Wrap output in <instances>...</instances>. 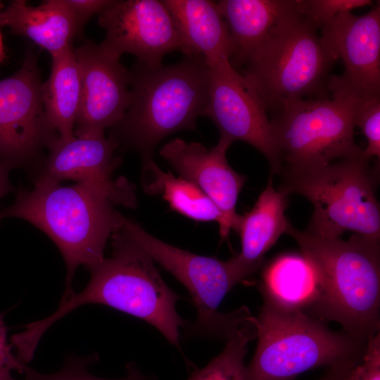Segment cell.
Wrapping results in <instances>:
<instances>
[{"label":"cell","instance_id":"obj_1","mask_svg":"<svg viewBox=\"0 0 380 380\" xmlns=\"http://www.w3.org/2000/svg\"><path fill=\"white\" fill-rule=\"evenodd\" d=\"M41 175L31 191L21 190L14 203L0 210V220L23 219L44 232L54 242L64 259L67 275L61 300L72 293L76 270H89L101 262L106 242L121 228L125 217L116 205L134 208L136 191L116 190L76 182L63 186Z\"/></svg>","mask_w":380,"mask_h":380},{"label":"cell","instance_id":"obj_2","mask_svg":"<svg viewBox=\"0 0 380 380\" xmlns=\"http://www.w3.org/2000/svg\"><path fill=\"white\" fill-rule=\"evenodd\" d=\"M110 238L112 255L89 270L87 286L61 301L50 316L27 324L17 334L24 349L35 351L53 324L85 304L104 305L145 321L179 348V329L188 323L176 310V303L182 297L166 284L154 261L122 227Z\"/></svg>","mask_w":380,"mask_h":380},{"label":"cell","instance_id":"obj_3","mask_svg":"<svg viewBox=\"0 0 380 380\" xmlns=\"http://www.w3.org/2000/svg\"><path fill=\"white\" fill-rule=\"evenodd\" d=\"M286 234L298 243L315 273L319 296L311 315L340 324L363 339L379 332V241L353 234L348 240L300 231Z\"/></svg>","mask_w":380,"mask_h":380},{"label":"cell","instance_id":"obj_4","mask_svg":"<svg viewBox=\"0 0 380 380\" xmlns=\"http://www.w3.org/2000/svg\"><path fill=\"white\" fill-rule=\"evenodd\" d=\"M130 101L121 120L110 131L118 148L153 158L157 145L177 131L196 128L208 101L209 68L201 56L148 66L137 62L129 70Z\"/></svg>","mask_w":380,"mask_h":380},{"label":"cell","instance_id":"obj_5","mask_svg":"<svg viewBox=\"0 0 380 380\" xmlns=\"http://www.w3.org/2000/svg\"><path fill=\"white\" fill-rule=\"evenodd\" d=\"M318 30L303 13L299 0L297 10L238 70L267 113L289 102L330 96L329 80L338 58Z\"/></svg>","mask_w":380,"mask_h":380},{"label":"cell","instance_id":"obj_6","mask_svg":"<svg viewBox=\"0 0 380 380\" xmlns=\"http://www.w3.org/2000/svg\"><path fill=\"white\" fill-rule=\"evenodd\" d=\"M363 154L340 158L327 164L279 176L277 189L286 196L297 194L313 206L306 231L327 238L345 232L379 241L380 207L376 197L379 163L374 165Z\"/></svg>","mask_w":380,"mask_h":380},{"label":"cell","instance_id":"obj_7","mask_svg":"<svg viewBox=\"0 0 380 380\" xmlns=\"http://www.w3.org/2000/svg\"><path fill=\"white\" fill-rule=\"evenodd\" d=\"M258 344L246 380H293L308 370L362 362L368 339L329 329L326 322L264 300L255 317Z\"/></svg>","mask_w":380,"mask_h":380},{"label":"cell","instance_id":"obj_8","mask_svg":"<svg viewBox=\"0 0 380 380\" xmlns=\"http://www.w3.org/2000/svg\"><path fill=\"white\" fill-rule=\"evenodd\" d=\"M330 96L286 103L270 118L276 145V175L316 167L362 150L354 138L360 97L334 84Z\"/></svg>","mask_w":380,"mask_h":380},{"label":"cell","instance_id":"obj_9","mask_svg":"<svg viewBox=\"0 0 380 380\" xmlns=\"http://www.w3.org/2000/svg\"><path fill=\"white\" fill-rule=\"evenodd\" d=\"M122 229L166 271L179 281L189 293L197 310L194 322H188L189 334L227 340L252 317L241 307L229 313L218 308L227 293L239 282L229 260L198 255L164 242L125 217Z\"/></svg>","mask_w":380,"mask_h":380},{"label":"cell","instance_id":"obj_10","mask_svg":"<svg viewBox=\"0 0 380 380\" xmlns=\"http://www.w3.org/2000/svg\"><path fill=\"white\" fill-rule=\"evenodd\" d=\"M42 84L31 51L14 74L0 80V163L8 169L35 160L59 138L45 112Z\"/></svg>","mask_w":380,"mask_h":380},{"label":"cell","instance_id":"obj_11","mask_svg":"<svg viewBox=\"0 0 380 380\" xmlns=\"http://www.w3.org/2000/svg\"><path fill=\"white\" fill-rule=\"evenodd\" d=\"M208 101L203 116L216 125L220 137L244 141L268 160L272 174L278 170L270 118L252 85L224 58L208 66Z\"/></svg>","mask_w":380,"mask_h":380},{"label":"cell","instance_id":"obj_12","mask_svg":"<svg viewBox=\"0 0 380 380\" xmlns=\"http://www.w3.org/2000/svg\"><path fill=\"white\" fill-rule=\"evenodd\" d=\"M98 15L105 30L101 44L120 57L130 53L153 67L161 65L167 53L182 51L175 23L163 1L113 0Z\"/></svg>","mask_w":380,"mask_h":380},{"label":"cell","instance_id":"obj_13","mask_svg":"<svg viewBox=\"0 0 380 380\" xmlns=\"http://www.w3.org/2000/svg\"><path fill=\"white\" fill-rule=\"evenodd\" d=\"M82 96L75 136L104 134L122 118L130 101V76L120 56L87 40L76 49Z\"/></svg>","mask_w":380,"mask_h":380},{"label":"cell","instance_id":"obj_14","mask_svg":"<svg viewBox=\"0 0 380 380\" xmlns=\"http://www.w3.org/2000/svg\"><path fill=\"white\" fill-rule=\"evenodd\" d=\"M319 30L344 65L329 82L360 97L380 96V5L362 15L341 13Z\"/></svg>","mask_w":380,"mask_h":380},{"label":"cell","instance_id":"obj_15","mask_svg":"<svg viewBox=\"0 0 380 380\" xmlns=\"http://www.w3.org/2000/svg\"><path fill=\"white\" fill-rule=\"evenodd\" d=\"M231 145L229 141L220 137L214 147L207 148L199 142L177 138L159 152L180 177L196 184L215 204L222 215L218 223L222 239L236 227L239 218L236 203L247 179L228 163L226 153Z\"/></svg>","mask_w":380,"mask_h":380},{"label":"cell","instance_id":"obj_16","mask_svg":"<svg viewBox=\"0 0 380 380\" xmlns=\"http://www.w3.org/2000/svg\"><path fill=\"white\" fill-rule=\"evenodd\" d=\"M115 142L104 134L58 138L50 146L42 175L56 181L70 179L111 189L134 185L113 175L121 164Z\"/></svg>","mask_w":380,"mask_h":380},{"label":"cell","instance_id":"obj_17","mask_svg":"<svg viewBox=\"0 0 380 380\" xmlns=\"http://www.w3.org/2000/svg\"><path fill=\"white\" fill-rule=\"evenodd\" d=\"M287 196L276 189L270 179L253 207L239 215L235 231L241 238V252L228 260L238 281L261 266L265 253L290 225L285 216Z\"/></svg>","mask_w":380,"mask_h":380},{"label":"cell","instance_id":"obj_18","mask_svg":"<svg viewBox=\"0 0 380 380\" xmlns=\"http://www.w3.org/2000/svg\"><path fill=\"white\" fill-rule=\"evenodd\" d=\"M216 5L232 42L229 61L238 70L276 28L297 10L299 0H221Z\"/></svg>","mask_w":380,"mask_h":380},{"label":"cell","instance_id":"obj_19","mask_svg":"<svg viewBox=\"0 0 380 380\" xmlns=\"http://www.w3.org/2000/svg\"><path fill=\"white\" fill-rule=\"evenodd\" d=\"M177 29L184 56H201L210 66L230 58L233 46L227 25L216 2L163 0Z\"/></svg>","mask_w":380,"mask_h":380},{"label":"cell","instance_id":"obj_20","mask_svg":"<svg viewBox=\"0 0 380 380\" xmlns=\"http://www.w3.org/2000/svg\"><path fill=\"white\" fill-rule=\"evenodd\" d=\"M0 23L51 55L72 44L78 36L73 14L65 0H47L38 6H30L24 0L11 1L0 12Z\"/></svg>","mask_w":380,"mask_h":380},{"label":"cell","instance_id":"obj_21","mask_svg":"<svg viewBox=\"0 0 380 380\" xmlns=\"http://www.w3.org/2000/svg\"><path fill=\"white\" fill-rule=\"evenodd\" d=\"M51 70L42 84V97L47 118L59 138L74 136L80 110L82 82L72 44L51 54Z\"/></svg>","mask_w":380,"mask_h":380},{"label":"cell","instance_id":"obj_22","mask_svg":"<svg viewBox=\"0 0 380 380\" xmlns=\"http://www.w3.org/2000/svg\"><path fill=\"white\" fill-rule=\"evenodd\" d=\"M260 289L264 300L310 315L319 296L312 267L302 255L292 253L277 257L266 267Z\"/></svg>","mask_w":380,"mask_h":380},{"label":"cell","instance_id":"obj_23","mask_svg":"<svg viewBox=\"0 0 380 380\" xmlns=\"http://www.w3.org/2000/svg\"><path fill=\"white\" fill-rule=\"evenodd\" d=\"M141 160V181L146 194L160 196L173 210L188 218L220 222V211L196 184L163 171L153 158Z\"/></svg>","mask_w":380,"mask_h":380},{"label":"cell","instance_id":"obj_24","mask_svg":"<svg viewBox=\"0 0 380 380\" xmlns=\"http://www.w3.org/2000/svg\"><path fill=\"white\" fill-rule=\"evenodd\" d=\"M256 337L255 317L253 316L226 341L218 355L205 367L193 372L188 380H246L243 362L247 345Z\"/></svg>","mask_w":380,"mask_h":380},{"label":"cell","instance_id":"obj_25","mask_svg":"<svg viewBox=\"0 0 380 380\" xmlns=\"http://www.w3.org/2000/svg\"><path fill=\"white\" fill-rule=\"evenodd\" d=\"M97 360L96 354L82 357L68 356L62 368L52 374L41 373L25 365L23 377L14 380H152L153 377L144 375L134 362L127 365V373L124 378L109 379L96 376L89 372V367Z\"/></svg>","mask_w":380,"mask_h":380},{"label":"cell","instance_id":"obj_26","mask_svg":"<svg viewBox=\"0 0 380 380\" xmlns=\"http://www.w3.org/2000/svg\"><path fill=\"white\" fill-rule=\"evenodd\" d=\"M355 125L362 129L367 139L364 156L380 158V96L362 97L357 108Z\"/></svg>","mask_w":380,"mask_h":380},{"label":"cell","instance_id":"obj_27","mask_svg":"<svg viewBox=\"0 0 380 380\" xmlns=\"http://www.w3.org/2000/svg\"><path fill=\"white\" fill-rule=\"evenodd\" d=\"M371 5L370 0H301L303 13L319 30L341 13Z\"/></svg>","mask_w":380,"mask_h":380},{"label":"cell","instance_id":"obj_28","mask_svg":"<svg viewBox=\"0 0 380 380\" xmlns=\"http://www.w3.org/2000/svg\"><path fill=\"white\" fill-rule=\"evenodd\" d=\"M7 338V330L3 316L0 314V380H14L12 372H23L25 364L12 352Z\"/></svg>","mask_w":380,"mask_h":380},{"label":"cell","instance_id":"obj_29","mask_svg":"<svg viewBox=\"0 0 380 380\" xmlns=\"http://www.w3.org/2000/svg\"><path fill=\"white\" fill-rule=\"evenodd\" d=\"M113 0H65L75 22L77 35H80L87 21L95 14H99Z\"/></svg>","mask_w":380,"mask_h":380},{"label":"cell","instance_id":"obj_30","mask_svg":"<svg viewBox=\"0 0 380 380\" xmlns=\"http://www.w3.org/2000/svg\"><path fill=\"white\" fill-rule=\"evenodd\" d=\"M359 380H380V333L368 338Z\"/></svg>","mask_w":380,"mask_h":380},{"label":"cell","instance_id":"obj_31","mask_svg":"<svg viewBox=\"0 0 380 380\" xmlns=\"http://www.w3.org/2000/svg\"><path fill=\"white\" fill-rule=\"evenodd\" d=\"M362 362H346L328 367L318 380H359Z\"/></svg>","mask_w":380,"mask_h":380},{"label":"cell","instance_id":"obj_32","mask_svg":"<svg viewBox=\"0 0 380 380\" xmlns=\"http://www.w3.org/2000/svg\"><path fill=\"white\" fill-rule=\"evenodd\" d=\"M11 190L8 177L0 179V199Z\"/></svg>","mask_w":380,"mask_h":380},{"label":"cell","instance_id":"obj_33","mask_svg":"<svg viewBox=\"0 0 380 380\" xmlns=\"http://www.w3.org/2000/svg\"><path fill=\"white\" fill-rule=\"evenodd\" d=\"M3 7H4V5L0 1V12H1V10L2 9ZM0 25H1V23H0ZM5 56H6V55H5V52H4L3 39H2V36H1V30H0V64L4 60Z\"/></svg>","mask_w":380,"mask_h":380},{"label":"cell","instance_id":"obj_34","mask_svg":"<svg viewBox=\"0 0 380 380\" xmlns=\"http://www.w3.org/2000/svg\"><path fill=\"white\" fill-rule=\"evenodd\" d=\"M7 170L8 168L0 163V179L7 176Z\"/></svg>","mask_w":380,"mask_h":380}]
</instances>
